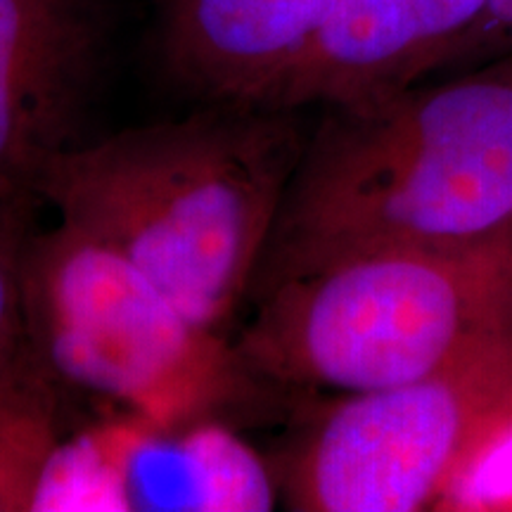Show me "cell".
<instances>
[{
  "mask_svg": "<svg viewBox=\"0 0 512 512\" xmlns=\"http://www.w3.org/2000/svg\"><path fill=\"white\" fill-rule=\"evenodd\" d=\"M22 304L31 354L55 396L74 389L176 422L256 384L228 337L192 323L131 261L60 219L31 230Z\"/></svg>",
  "mask_w": 512,
  "mask_h": 512,
  "instance_id": "cell-4",
  "label": "cell"
},
{
  "mask_svg": "<svg viewBox=\"0 0 512 512\" xmlns=\"http://www.w3.org/2000/svg\"><path fill=\"white\" fill-rule=\"evenodd\" d=\"M41 200L0 195V415L55 420L57 396L31 354L22 304V256Z\"/></svg>",
  "mask_w": 512,
  "mask_h": 512,
  "instance_id": "cell-9",
  "label": "cell"
},
{
  "mask_svg": "<svg viewBox=\"0 0 512 512\" xmlns=\"http://www.w3.org/2000/svg\"><path fill=\"white\" fill-rule=\"evenodd\" d=\"M55 456V420L0 415V512L36 510Z\"/></svg>",
  "mask_w": 512,
  "mask_h": 512,
  "instance_id": "cell-10",
  "label": "cell"
},
{
  "mask_svg": "<svg viewBox=\"0 0 512 512\" xmlns=\"http://www.w3.org/2000/svg\"><path fill=\"white\" fill-rule=\"evenodd\" d=\"M304 147L290 110L209 105L62 152L36 197L131 261L192 323L228 337Z\"/></svg>",
  "mask_w": 512,
  "mask_h": 512,
  "instance_id": "cell-1",
  "label": "cell"
},
{
  "mask_svg": "<svg viewBox=\"0 0 512 512\" xmlns=\"http://www.w3.org/2000/svg\"><path fill=\"white\" fill-rule=\"evenodd\" d=\"M512 228V55L330 107L306 140L252 292L337 254Z\"/></svg>",
  "mask_w": 512,
  "mask_h": 512,
  "instance_id": "cell-2",
  "label": "cell"
},
{
  "mask_svg": "<svg viewBox=\"0 0 512 512\" xmlns=\"http://www.w3.org/2000/svg\"><path fill=\"white\" fill-rule=\"evenodd\" d=\"M512 55V0H489L484 15L453 43L441 60L439 72Z\"/></svg>",
  "mask_w": 512,
  "mask_h": 512,
  "instance_id": "cell-11",
  "label": "cell"
},
{
  "mask_svg": "<svg viewBox=\"0 0 512 512\" xmlns=\"http://www.w3.org/2000/svg\"><path fill=\"white\" fill-rule=\"evenodd\" d=\"M512 330V228L337 254L256 290L233 349L254 382L342 396L451 366Z\"/></svg>",
  "mask_w": 512,
  "mask_h": 512,
  "instance_id": "cell-3",
  "label": "cell"
},
{
  "mask_svg": "<svg viewBox=\"0 0 512 512\" xmlns=\"http://www.w3.org/2000/svg\"><path fill=\"white\" fill-rule=\"evenodd\" d=\"M512 437V330L420 380L342 396L285 465L292 510L418 512Z\"/></svg>",
  "mask_w": 512,
  "mask_h": 512,
  "instance_id": "cell-5",
  "label": "cell"
},
{
  "mask_svg": "<svg viewBox=\"0 0 512 512\" xmlns=\"http://www.w3.org/2000/svg\"><path fill=\"white\" fill-rule=\"evenodd\" d=\"M105 31L100 0H0V195L36 197L43 169L86 143Z\"/></svg>",
  "mask_w": 512,
  "mask_h": 512,
  "instance_id": "cell-6",
  "label": "cell"
},
{
  "mask_svg": "<svg viewBox=\"0 0 512 512\" xmlns=\"http://www.w3.org/2000/svg\"><path fill=\"white\" fill-rule=\"evenodd\" d=\"M342 0H162L159 53L209 105H259Z\"/></svg>",
  "mask_w": 512,
  "mask_h": 512,
  "instance_id": "cell-8",
  "label": "cell"
},
{
  "mask_svg": "<svg viewBox=\"0 0 512 512\" xmlns=\"http://www.w3.org/2000/svg\"><path fill=\"white\" fill-rule=\"evenodd\" d=\"M489 0H342L256 107H347L437 74Z\"/></svg>",
  "mask_w": 512,
  "mask_h": 512,
  "instance_id": "cell-7",
  "label": "cell"
}]
</instances>
